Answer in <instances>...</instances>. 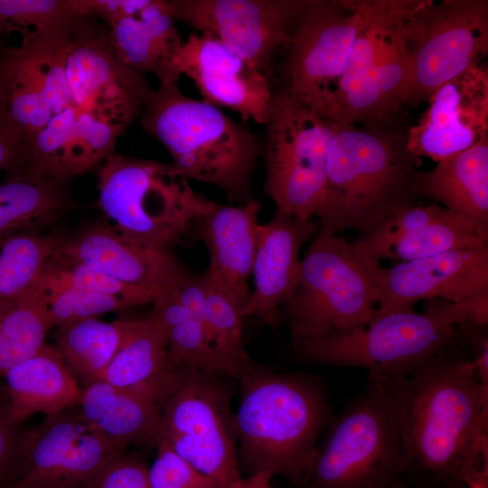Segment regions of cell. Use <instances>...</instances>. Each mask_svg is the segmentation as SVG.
I'll list each match as a JSON object with an SVG mask.
<instances>
[{
  "instance_id": "obj_1",
  "label": "cell",
  "mask_w": 488,
  "mask_h": 488,
  "mask_svg": "<svg viewBox=\"0 0 488 488\" xmlns=\"http://www.w3.org/2000/svg\"><path fill=\"white\" fill-rule=\"evenodd\" d=\"M152 90L89 13L25 34L0 55V123L22 146L21 168L65 182L115 153Z\"/></svg>"
},
{
  "instance_id": "obj_2",
  "label": "cell",
  "mask_w": 488,
  "mask_h": 488,
  "mask_svg": "<svg viewBox=\"0 0 488 488\" xmlns=\"http://www.w3.org/2000/svg\"><path fill=\"white\" fill-rule=\"evenodd\" d=\"M395 410L409 485L463 483L488 450V390L459 333L432 356L376 373Z\"/></svg>"
},
{
  "instance_id": "obj_3",
  "label": "cell",
  "mask_w": 488,
  "mask_h": 488,
  "mask_svg": "<svg viewBox=\"0 0 488 488\" xmlns=\"http://www.w3.org/2000/svg\"><path fill=\"white\" fill-rule=\"evenodd\" d=\"M421 158L407 132L385 127H340L329 146L318 233L352 230L359 235L422 203Z\"/></svg>"
},
{
  "instance_id": "obj_4",
  "label": "cell",
  "mask_w": 488,
  "mask_h": 488,
  "mask_svg": "<svg viewBox=\"0 0 488 488\" xmlns=\"http://www.w3.org/2000/svg\"><path fill=\"white\" fill-rule=\"evenodd\" d=\"M239 380L234 429L242 464L250 474L301 483L330 415L324 384L306 374L277 373L254 363Z\"/></svg>"
},
{
  "instance_id": "obj_5",
  "label": "cell",
  "mask_w": 488,
  "mask_h": 488,
  "mask_svg": "<svg viewBox=\"0 0 488 488\" xmlns=\"http://www.w3.org/2000/svg\"><path fill=\"white\" fill-rule=\"evenodd\" d=\"M139 122L189 181L216 186L239 205L253 199L251 180L261 144L247 126L220 108L185 95L178 81L159 84L151 91Z\"/></svg>"
},
{
  "instance_id": "obj_6",
  "label": "cell",
  "mask_w": 488,
  "mask_h": 488,
  "mask_svg": "<svg viewBox=\"0 0 488 488\" xmlns=\"http://www.w3.org/2000/svg\"><path fill=\"white\" fill-rule=\"evenodd\" d=\"M408 2L364 0L352 55L321 115L341 127H384L409 105L413 70L405 35Z\"/></svg>"
},
{
  "instance_id": "obj_7",
  "label": "cell",
  "mask_w": 488,
  "mask_h": 488,
  "mask_svg": "<svg viewBox=\"0 0 488 488\" xmlns=\"http://www.w3.org/2000/svg\"><path fill=\"white\" fill-rule=\"evenodd\" d=\"M379 265L352 242L317 232L282 305L294 346L368 324L379 302Z\"/></svg>"
},
{
  "instance_id": "obj_8",
  "label": "cell",
  "mask_w": 488,
  "mask_h": 488,
  "mask_svg": "<svg viewBox=\"0 0 488 488\" xmlns=\"http://www.w3.org/2000/svg\"><path fill=\"white\" fill-rule=\"evenodd\" d=\"M97 170L99 206L111 227L146 247L168 249L214 203L173 164L115 152Z\"/></svg>"
},
{
  "instance_id": "obj_9",
  "label": "cell",
  "mask_w": 488,
  "mask_h": 488,
  "mask_svg": "<svg viewBox=\"0 0 488 488\" xmlns=\"http://www.w3.org/2000/svg\"><path fill=\"white\" fill-rule=\"evenodd\" d=\"M301 483L307 488H407L399 423L380 378L364 388L331 425Z\"/></svg>"
},
{
  "instance_id": "obj_10",
  "label": "cell",
  "mask_w": 488,
  "mask_h": 488,
  "mask_svg": "<svg viewBox=\"0 0 488 488\" xmlns=\"http://www.w3.org/2000/svg\"><path fill=\"white\" fill-rule=\"evenodd\" d=\"M464 317L462 301L436 298L427 300L422 312L374 315L364 326L331 332L296 348L310 362L381 373L437 352L458 334Z\"/></svg>"
},
{
  "instance_id": "obj_11",
  "label": "cell",
  "mask_w": 488,
  "mask_h": 488,
  "mask_svg": "<svg viewBox=\"0 0 488 488\" xmlns=\"http://www.w3.org/2000/svg\"><path fill=\"white\" fill-rule=\"evenodd\" d=\"M264 127L265 192L277 210L311 221L323 199L328 150L340 126L279 89Z\"/></svg>"
},
{
  "instance_id": "obj_12",
  "label": "cell",
  "mask_w": 488,
  "mask_h": 488,
  "mask_svg": "<svg viewBox=\"0 0 488 488\" xmlns=\"http://www.w3.org/2000/svg\"><path fill=\"white\" fill-rule=\"evenodd\" d=\"M174 370L161 404L159 439L226 488L241 477L228 391L216 376L185 366Z\"/></svg>"
},
{
  "instance_id": "obj_13",
  "label": "cell",
  "mask_w": 488,
  "mask_h": 488,
  "mask_svg": "<svg viewBox=\"0 0 488 488\" xmlns=\"http://www.w3.org/2000/svg\"><path fill=\"white\" fill-rule=\"evenodd\" d=\"M405 35L416 106L487 55L488 1L408 0Z\"/></svg>"
},
{
  "instance_id": "obj_14",
  "label": "cell",
  "mask_w": 488,
  "mask_h": 488,
  "mask_svg": "<svg viewBox=\"0 0 488 488\" xmlns=\"http://www.w3.org/2000/svg\"><path fill=\"white\" fill-rule=\"evenodd\" d=\"M124 450L68 408L19 430L0 472V488H93L104 465Z\"/></svg>"
},
{
  "instance_id": "obj_15",
  "label": "cell",
  "mask_w": 488,
  "mask_h": 488,
  "mask_svg": "<svg viewBox=\"0 0 488 488\" xmlns=\"http://www.w3.org/2000/svg\"><path fill=\"white\" fill-rule=\"evenodd\" d=\"M363 15L364 0H305L284 55L281 90L321 114L343 78Z\"/></svg>"
},
{
  "instance_id": "obj_16",
  "label": "cell",
  "mask_w": 488,
  "mask_h": 488,
  "mask_svg": "<svg viewBox=\"0 0 488 488\" xmlns=\"http://www.w3.org/2000/svg\"><path fill=\"white\" fill-rule=\"evenodd\" d=\"M305 0H171L176 21L213 38L270 81Z\"/></svg>"
},
{
  "instance_id": "obj_17",
  "label": "cell",
  "mask_w": 488,
  "mask_h": 488,
  "mask_svg": "<svg viewBox=\"0 0 488 488\" xmlns=\"http://www.w3.org/2000/svg\"><path fill=\"white\" fill-rule=\"evenodd\" d=\"M192 80L202 99L264 126L274 92L270 80L219 41L192 32L172 61V77Z\"/></svg>"
},
{
  "instance_id": "obj_18",
  "label": "cell",
  "mask_w": 488,
  "mask_h": 488,
  "mask_svg": "<svg viewBox=\"0 0 488 488\" xmlns=\"http://www.w3.org/2000/svg\"><path fill=\"white\" fill-rule=\"evenodd\" d=\"M374 315L413 311L422 300L462 301L488 287V248L455 249L383 267L378 266Z\"/></svg>"
},
{
  "instance_id": "obj_19",
  "label": "cell",
  "mask_w": 488,
  "mask_h": 488,
  "mask_svg": "<svg viewBox=\"0 0 488 488\" xmlns=\"http://www.w3.org/2000/svg\"><path fill=\"white\" fill-rule=\"evenodd\" d=\"M407 131L409 150L438 162L488 137V70L474 66L437 89Z\"/></svg>"
},
{
  "instance_id": "obj_20",
  "label": "cell",
  "mask_w": 488,
  "mask_h": 488,
  "mask_svg": "<svg viewBox=\"0 0 488 488\" xmlns=\"http://www.w3.org/2000/svg\"><path fill=\"white\" fill-rule=\"evenodd\" d=\"M89 14L105 26L116 57L142 75L151 72L159 84L178 81L172 61L183 44L171 0H85Z\"/></svg>"
},
{
  "instance_id": "obj_21",
  "label": "cell",
  "mask_w": 488,
  "mask_h": 488,
  "mask_svg": "<svg viewBox=\"0 0 488 488\" xmlns=\"http://www.w3.org/2000/svg\"><path fill=\"white\" fill-rule=\"evenodd\" d=\"M352 243L377 263H399L455 249L488 248V234L437 203L422 202L392 215Z\"/></svg>"
},
{
  "instance_id": "obj_22",
  "label": "cell",
  "mask_w": 488,
  "mask_h": 488,
  "mask_svg": "<svg viewBox=\"0 0 488 488\" xmlns=\"http://www.w3.org/2000/svg\"><path fill=\"white\" fill-rule=\"evenodd\" d=\"M57 251L125 284L155 295L170 290L187 272L169 249L141 245L108 224H97L70 239Z\"/></svg>"
},
{
  "instance_id": "obj_23",
  "label": "cell",
  "mask_w": 488,
  "mask_h": 488,
  "mask_svg": "<svg viewBox=\"0 0 488 488\" xmlns=\"http://www.w3.org/2000/svg\"><path fill=\"white\" fill-rule=\"evenodd\" d=\"M319 225L303 221L276 209L270 221L257 231L256 252L252 267L254 289L243 310L244 318L256 316L275 326L282 307L296 279L300 250Z\"/></svg>"
},
{
  "instance_id": "obj_24",
  "label": "cell",
  "mask_w": 488,
  "mask_h": 488,
  "mask_svg": "<svg viewBox=\"0 0 488 488\" xmlns=\"http://www.w3.org/2000/svg\"><path fill=\"white\" fill-rule=\"evenodd\" d=\"M261 202L251 199L243 205L218 202L192 224L194 236L210 253L206 273L243 310L249 302Z\"/></svg>"
},
{
  "instance_id": "obj_25",
  "label": "cell",
  "mask_w": 488,
  "mask_h": 488,
  "mask_svg": "<svg viewBox=\"0 0 488 488\" xmlns=\"http://www.w3.org/2000/svg\"><path fill=\"white\" fill-rule=\"evenodd\" d=\"M166 393L163 389L121 388L98 380L82 387L78 413L92 431L124 447L156 446Z\"/></svg>"
},
{
  "instance_id": "obj_26",
  "label": "cell",
  "mask_w": 488,
  "mask_h": 488,
  "mask_svg": "<svg viewBox=\"0 0 488 488\" xmlns=\"http://www.w3.org/2000/svg\"><path fill=\"white\" fill-rule=\"evenodd\" d=\"M2 380L9 417L16 426L36 413L52 417L71 408L82 393V386L58 349L47 343L12 367Z\"/></svg>"
},
{
  "instance_id": "obj_27",
  "label": "cell",
  "mask_w": 488,
  "mask_h": 488,
  "mask_svg": "<svg viewBox=\"0 0 488 488\" xmlns=\"http://www.w3.org/2000/svg\"><path fill=\"white\" fill-rule=\"evenodd\" d=\"M419 194L488 234V137L423 170Z\"/></svg>"
},
{
  "instance_id": "obj_28",
  "label": "cell",
  "mask_w": 488,
  "mask_h": 488,
  "mask_svg": "<svg viewBox=\"0 0 488 488\" xmlns=\"http://www.w3.org/2000/svg\"><path fill=\"white\" fill-rule=\"evenodd\" d=\"M73 206L69 182L12 169L0 183V240L41 233Z\"/></svg>"
},
{
  "instance_id": "obj_29",
  "label": "cell",
  "mask_w": 488,
  "mask_h": 488,
  "mask_svg": "<svg viewBox=\"0 0 488 488\" xmlns=\"http://www.w3.org/2000/svg\"><path fill=\"white\" fill-rule=\"evenodd\" d=\"M174 370L168 366V342L159 322L150 314L125 319L121 343L99 380L121 388L167 389Z\"/></svg>"
},
{
  "instance_id": "obj_30",
  "label": "cell",
  "mask_w": 488,
  "mask_h": 488,
  "mask_svg": "<svg viewBox=\"0 0 488 488\" xmlns=\"http://www.w3.org/2000/svg\"><path fill=\"white\" fill-rule=\"evenodd\" d=\"M153 303L151 314L165 333L171 370L185 366L212 376L239 380L246 368L222 356L211 343L201 322L169 291L156 296Z\"/></svg>"
},
{
  "instance_id": "obj_31",
  "label": "cell",
  "mask_w": 488,
  "mask_h": 488,
  "mask_svg": "<svg viewBox=\"0 0 488 488\" xmlns=\"http://www.w3.org/2000/svg\"><path fill=\"white\" fill-rule=\"evenodd\" d=\"M125 319L87 318L57 327L55 347L84 385L98 380L117 351Z\"/></svg>"
},
{
  "instance_id": "obj_32",
  "label": "cell",
  "mask_w": 488,
  "mask_h": 488,
  "mask_svg": "<svg viewBox=\"0 0 488 488\" xmlns=\"http://www.w3.org/2000/svg\"><path fill=\"white\" fill-rule=\"evenodd\" d=\"M52 329L35 286L0 302V381L14 365L36 354Z\"/></svg>"
},
{
  "instance_id": "obj_33",
  "label": "cell",
  "mask_w": 488,
  "mask_h": 488,
  "mask_svg": "<svg viewBox=\"0 0 488 488\" xmlns=\"http://www.w3.org/2000/svg\"><path fill=\"white\" fill-rule=\"evenodd\" d=\"M63 239L21 233L0 240V302L31 287Z\"/></svg>"
},
{
  "instance_id": "obj_34",
  "label": "cell",
  "mask_w": 488,
  "mask_h": 488,
  "mask_svg": "<svg viewBox=\"0 0 488 488\" xmlns=\"http://www.w3.org/2000/svg\"><path fill=\"white\" fill-rule=\"evenodd\" d=\"M39 287H70L108 295L126 301L130 307L153 302L155 295L139 286L125 284L72 259L57 249L33 284Z\"/></svg>"
},
{
  "instance_id": "obj_35",
  "label": "cell",
  "mask_w": 488,
  "mask_h": 488,
  "mask_svg": "<svg viewBox=\"0 0 488 488\" xmlns=\"http://www.w3.org/2000/svg\"><path fill=\"white\" fill-rule=\"evenodd\" d=\"M205 317L211 341L224 357L244 368L253 361L242 345L243 307L205 272Z\"/></svg>"
},
{
  "instance_id": "obj_36",
  "label": "cell",
  "mask_w": 488,
  "mask_h": 488,
  "mask_svg": "<svg viewBox=\"0 0 488 488\" xmlns=\"http://www.w3.org/2000/svg\"><path fill=\"white\" fill-rule=\"evenodd\" d=\"M87 13L83 0H0V33L21 36Z\"/></svg>"
},
{
  "instance_id": "obj_37",
  "label": "cell",
  "mask_w": 488,
  "mask_h": 488,
  "mask_svg": "<svg viewBox=\"0 0 488 488\" xmlns=\"http://www.w3.org/2000/svg\"><path fill=\"white\" fill-rule=\"evenodd\" d=\"M36 288L52 328L130 307L123 299L108 295L70 287Z\"/></svg>"
},
{
  "instance_id": "obj_38",
  "label": "cell",
  "mask_w": 488,
  "mask_h": 488,
  "mask_svg": "<svg viewBox=\"0 0 488 488\" xmlns=\"http://www.w3.org/2000/svg\"><path fill=\"white\" fill-rule=\"evenodd\" d=\"M155 447L156 456L148 467L151 488H224L180 457L163 439Z\"/></svg>"
},
{
  "instance_id": "obj_39",
  "label": "cell",
  "mask_w": 488,
  "mask_h": 488,
  "mask_svg": "<svg viewBox=\"0 0 488 488\" xmlns=\"http://www.w3.org/2000/svg\"><path fill=\"white\" fill-rule=\"evenodd\" d=\"M93 488H151L148 467L140 457L124 450L104 465Z\"/></svg>"
},
{
  "instance_id": "obj_40",
  "label": "cell",
  "mask_w": 488,
  "mask_h": 488,
  "mask_svg": "<svg viewBox=\"0 0 488 488\" xmlns=\"http://www.w3.org/2000/svg\"><path fill=\"white\" fill-rule=\"evenodd\" d=\"M9 417L7 399L0 381V472L5 465L19 432Z\"/></svg>"
},
{
  "instance_id": "obj_41",
  "label": "cell",
  "mask_w": 488,
  "mask_h": 488,
  "mask_svg": "<svg viewBox=\"0 0 488 488\" xmlns=\"http://www.w3.org/2000/svg\"><path fill=\"white\" fill-rule=\"evenodd\" d=\"M465 317L458 326L488 327V287L462 300Z\"/></svg>"
},
{
  "instance_id": "obj_42",
  "label": "cell",
  "mask_w": 488,
  "mask_h": 488,
  "mask_svg": "<svg viewBox=\"0 0 488 488\" xmlns=\"http://www.w3.org/2000/svg\"><path fill=\"white\" fill-rule=\"evenodd\" d=\"M23 164L22 146L15 136L0 123V171H10Z\"/></svg>"
},
{
  "instance_id": "obj_43",
  "label": "cell",
  "mask_w": 488,
  "mask_h": 488,
  "mask_svg": "<svg viewBox=\"0 0 488 488\" xmlns=\"http://www.w3.org/2000/svg\"><path fill=\"white\" fill-rule=\"evenodd\" d=\"M468 488H488V450L483 452L464 478Z\"/></svg>"
},
{
  "instance_id": "obj_44",
  "label": "cell",
  "mask_w": 488,
  "mask_h": 488,
  "mask_svg": "<svg viewBox=\"0 0 488 488\" xmlns=\"http://www.w3.org/2000/svg\"><path fill=\"white\" fill-rule=\"evenodd\" d=\"M272 476L266 473H256L248 478H239L226 488H273Z\"/></svg>"
},
{
  "instance_id": "obj_45",
  "label": "cell",
  "mask_w": 488,
  "mask_h": 488,
  "mask_svg": "<svg viewBox=\"0 0 488 488\" xmlns=\"http://www.w3.org/2000/svg\"><path fill=\"white\" fill-rule=\"evenodd\" d=\"M407 488H465V485L463 483H452L447 485L436 486V487H427L420 485H408Z\"/></svg>"
}]
</instances>
